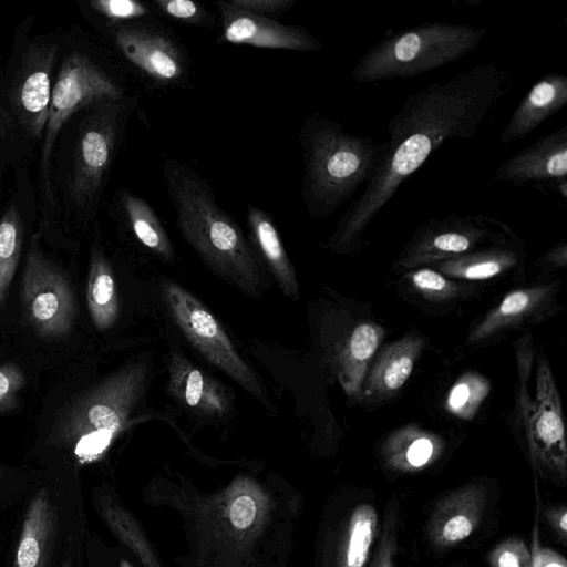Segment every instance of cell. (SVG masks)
Instances as JSON below:
<instances>
[{"label": "cell", "mask_w": 567, "mask_h": 567, "mask_svg": "<svg viewBox=\"0 0 567 567\" xmlns=\"http://www.w3.org/2000/svg\"><path fill=\"white\" fill-rule=\"evenodd\" d=\"M158 17L177 23L213 28L216 23L213 13L200 2L193 0H150Z\"/></svg>", "instance_id": "cell-31"}, {"label": "cell", "mask_w": 567, "mask_h": 567, "mask_svg": "<svg viewBox=\"0 0 567 567\" xmlns=\"http://www.w3.org/2000/svg\"><path fill=\"white\" fill-rule=\"evenodd\" d=\"M409 280L420 295L432 302H451L462 296L464 288H468L432 268L412 270Z\"/></svg>", "instance_id": "cell-30"}, {"label": "cell", "mask_w": 567, "mask_h": 567, "mask_svg": "<svg viewBox=\"0 0 567 567\" xmlns=\"http://www.w3.org/2000/svg\"><path fill=\"white\" fill-rule=\"evenodd\" d=\"M113 42L142 83L153 91L183 89L189 84L188 51L158 17L112 28Z\"/></svg>", "instance_id": "cell-8"}, {"label": "cell", "mask_w": 567, "mask_h": 567, "mask_svg": "<svg viewBox=\"0 0 567 567\" xmlns=\"http://www.w3.org/2000/svg\"><path fill=\"white\" fill-rule=\"evenodd\" d=\"M24 383L23 373L13 363H0V412L18 405V393Z\"/></svg>", "instance_id": "cell-36"}, {"label": "cell", "mask_w": 567, "mask_h": 567, "mask_svg": "<svg viewBox=\"0 0 567 567\" xmlns=\"http://www.w3.org/2000/svg\"><path fill=\"white\" fill-rule=\"evenodd\" d=\"M507 73L482 63L410 95L386 125L388 141L363 192L340 217L328 247L351 251L377 214L445 141L473 138L509 89Z\"/></svg>", "instance_id": "cell-1"}, {"label": "cell", "mask_w": 567, "mask_h": 567, "mask_svg": "<svg viewBox=\"0 0 567 567\" xmlns=\"http://www.w3.org/2000/svg\"><path fill=\"white\" fill-rule=\"evenodd\" d=\"M487 499L486 487L471 483L440 498L427 522V536L436 549H447L468 538L480 526Z\"/></svg>", "instance_id": "cell-16"}, {"label": "cell", "mask_w": 567, "mask_h": 567, "mask_svg": "<svg viewBox=\"0 0 567 567\" xmlns=\"http://www.w3.org/2000/svg\"><path fill=\"white\" fill-rule=\"evenodd\" d=\"M58 534V512L45 488L25 512L13 567H47Z\"/></svg>", "instance_id": "cell-20"}, {"label": "cell", "mask_w": 567, "mask_h": 567, "mask_svg": "<svg viewBox=\"0 0 567 567\" xmlns=\"http://www.w3.org/2000/svg\"><path fill=\"white\" fill-rule=\"evenodd\" d=\"M378 528V514L368 503L351 513L341 546L339 567H365Z\"/></svg>", "instance_id": "cell-27"}, {"label": "cell", "mask_w": 567, "mask_h": 567, "mask_svg": "<svg viewBox=\"0 0 567 567\" xmlns=\"http://www.w3.org/2000/svg\"><path fill=\"white\" fill-rule=\"evenodd\" d=\"M220 18L219 43L261 49L317 52L322 43L300 25L284 24L276 19L256 16L226 1H216Z\"/></svg>", "instance_id": "cell-13"}, {"label": "cell", "mask_w": 567, "mask_h": 567, "mask_svg": "<svg viewBox=\"0 0 567 567\" xmlns=\"http://www.w3.org/2000/svg\"><path fill=\"white\" fill-rule=\"evenodd\" d=\"M162 290L172 318L193 348L250 395L268 403L262 382L212 311L192 292L173 281H164Z\"/></svg>", "instance_id": "cell-6"}, {"label": "cell", "mask_w": 567, "mask_h": 567, "mask_svg": "<svg viewBox=\"0 0 567 567\" xmlns=\"http://www.w3.org/2000/svg\"><path fill=\"white\" fill-rule=\"evenodd\" d=\"M493 245L476 248L462 256L433 264L444 276L463 280H485L515 267L523 257V249L508 243L507 236Z\"/></svg>", "instance_id": "cell-24"}, {"label": "cell", "mask_w": 567, "mask_h": 567, "mask_svg": "<svg viewBox=\"0 0 567 567\" xmlns=\"http://www.w3.org/2000/svg\"><path fill=\"white\" fill-rule=\"evenodd\" d=\"M567 125L544 135L532 145L505 159L494 172V181L516 186L545 183L566 198L567 195Z\"/></svg>", "instance_id": "cell-15"}, {"label": "cell", "mask_w": 567, "mask_h": 567, "mask_svg": "<svg viewBox=\"0 0 567 567\" xmlns=\"http://www.w3.org/2000/svg\"><path fill=\"white\" fill-rule=\"evenodd\" d=\"M523 426L533 466L565 481L567 444L559 393L545 358L538 359L535 403L523 412Z\"/></svg>", "instance_id": "cell-12"}, {"label": "cell", "mask_w": 567, "mask_h": 567, "mask_svg": "<svg viewBox=\"0 0 567 567\" xmlns=\"http://www.w3.org/2000/svg\"><path fill=\"white\" fill-rule=\"evenodd\" d=\"M554 285L523 288L507 293L471 331L470 343H484L547 315L556 291Z\"/></svg>", "instance_id": "cell-18"}, {"label": "cell", "mask_w": 567, "mask_h": 567, "mask_svg": "<svg viewBox=\"0 0 567 567\" xmlns=\"http://www.w3.org/2000/svg\"><path fill=\"white\" fill-rule=\"evenodd\" d=\"M86 305L97 330H107L117 320L120 303L113 270L99 248H94L91 254Z\"/></svg>", "instance_id": "cell-25"}, {"label": "cell", "mask_w": 567, "mask_h": 567, "mask_svg": "<svg viewBox=\"0 0 567 567\" xmlns=\"http://www.w3.org/2000/svg\"><path fill=\"white\" fill-rule=\"evenodd\" d=\"M21 303L24 317L42 338H60L72 329L75 300L61 270L40 250L38 236L31 239L22 274Z\"/></svg>", "instance_id": "cell-10"}, {"label": "cell", "mask_w": 567, "mask_h": 567, "mask_svg": "<svg viewBox=\"0 0 567 567\" xmlns=\"http://www.w3.org/2000/svg\"><path fill=\"white\" fill-rule=\"evenodd\" d=\"M146 378L144 363L116 371L59 413L49 442L72 447L81 464L96 461L124 429L143 393Z\"/></svg>", "instance_id": "cell-4"}, {"label": "cell", "mask_w": 567, "mask_h": 567, "mask_svg": "<svg viewBox=\"0 0 567 567\" xmlns=\"http://www.w3.org/2000/svg\"><path fill=\"white\" fill-rule=\"evenodd\" d=\"M55 44L32 45L22 59L11 90V103L24 130L39 138L45 130L51 102Z\"/></svg>", "instance_id": "cell-14"}, {"label": "cell", "mask_w": 567, "mask_h": 567, "mask_svg": "<svg viewBox=\"0 0 567 567\" xmlns=\"http://www.w3.org/2000/svg\"><path fill=\"white\" fill-rule=\"evenodd\" d=\"M256 516V504L250 496L237 497L230 505L229 518L231 524L239 529L249 527Z\"/></svg>", "instance_id": "cell-38"}, {"label": "cell", "mask_w": 567, "mask_h": 567, "mask_svg": "<svg viewBox=\"0 0 567 567\" xmlns=\"http://www.w3.org/2000/svg\"><path fill=\"white\" fill-rule=\"evenodd\" d=\"M247 226L248 240L255 255L261 257L281 291L287 297L297 299L299 285L296 271L272 217L264 209L247 204Z\"/></svg>", "instance_id": "cell-21"}, {"label": "cell", "mask_w": 567, "mask_h": 567, "mask_svg": "<svg viewBox=\"0 0 567 567\" xmlns=\"http://www.w3.org/2000/svg\"><path fill=\"white\" fill-rule=\"evenodd\" d=\"M491 567H530V551L518 537L506 538L488 554Z\"/></svg>", "instance_id": "cell-34"}, {"label": "cell", "mask_w": 567, "mask_h": 567, "mask_svg": "<svg viewBox=\"0 0 567 567\" xmlns=\"http://www.w3.org/2000/svg\"><path fill=\"white\" fill-rule=\"evenodd\" d=\"M545 518L556 536L565 543L567 539V507L564 504L548 507Z\"/></svg>", "instance_id": "cell-40"}, {"label": "cell", "mask_w": 567, "mask_h": 567, "mask_svg": "<svg viewBox=\"0 0 567 567\" xmlns=\"http://www.w3.org/2000/svg\"><path fill=\"white\" fill-rule=\"evenodd\" d=\"M298 140L303 163L300 196L313 218L334 214L365 185L383 146L321 114L303 121Z\"/></svg>", "instance_id": "cell-3"}, {"label": "cell", "mask_w": 567, "mask_h": 567, "mask_svg": "<svg viewBox=\"0 0 567 567\" xmlns=\"http://www.w3.org/2000/svg\"><path fill=\"white\" fill-rule=\"evenodd\" d=\"M382 329L373 323H361L350 334L340 357V381L351 394L359 391L367 365L382 338Z\"/></svg>", "instance_id": "cell-26"}, {"label": "cell", "mask_w": 567, "mask_h": 567, "mask_svg": "<svg viewBox=\"0 0 567 567\" xmlns=\"http://www.w3.org/2000/svg\"><path fill=\"white\" fill-rule=\"evenodd\" d=\"M0 473H1V468H0Z\"/></svg>", "instance_id": "cell-43"}, {"label": "cell", "mask_w": 567, "mask_h": 567, "mask_svg": "<svg viewBox=\"0 0 567 567\" xmlns=\"http://www.w3.org/2000/svg\"><path fill=\"white\" fill-rule=\"evenodd\" d=\"M487 385L478 382V378L460 380L451 390L447 398L450 410L458 415H470L486 394Z\"/></svg>", "instance_id": "cell-33"}, {"label": "cell", "mask_w": 567, "mask_h": 567, "mask_svg": "<svg viewBox=\"0 0 567 567\" xmlns=\"http://www.w3.org/2000/svg\"><path fill=\"white\" fill-rule=\"evenodd\" d=\"M131 95L127 86L102 65L82 53H72L63 61L52 89L49 116L42 147V171L48 178L50 156L56 135L76 111L102 102Z\"/></svg>", "instance_id": "cell-9"}, {"label": "cell", "mask_w": 567, "mask_h": 567, "mask_svg": "<svg viewBox=\"0 0 567 567\" xmlns=\"http://www.w3.org/2000/svg\"><path fill=\"white\" fill-rule=\"evenodd\" d=\"M497 220L483 215H450L417 227L396 259L403 269L435 264L467 254L487 240L494 241L511 230Z\"/></svg>", "instance_id": "cell-11"}, {"label": "cell", "mask_w": 567, "mask_h": 567, "mask_svg": "<svg viewBox=\"0 0 567 567\" xmlns=\"http://www.w3.org/2000/svg\"><path fill=\"white\" fill-rule=\"evenodd\" d=\"M116 206L134 240L154 256L173 262L175 249L168 234L154 208L128 188L116 196Z\"/></svg>", "instance_id": "cell-23"}, {"label": "cell", "mask_w": 567, "mask_h": 567, "mask_svg": "<svg viewBox=\"0 0 567 567\" xmlns=\"http://www.w3.org/2000/svg\"><path fill=\"white\" fill-rule=\"evenodd\" d=\"M567 103V76L550 72L542 76L520 100L504 127L499 143L524 140Z\"/></svg>", "instance_id": "cell-19"}, {"label": "cell", "mask_w": 567, "mask_h": 567, "mask_svg": "<svg viewBox=\"0 0 567 567\" xmlns=\"http://www.w3.org/2000/svg\"><path fill=\"white\" fill-rule=\"evenodd\" d=\"M120 567H133L127 560H122Z\"/></svg>", "instance_id": "cell-41"}, {"label": "cell", "mask_w": 567, "mask_h": 567, "mask_svg": "<svg viewBox=\"0 0 567 567\" xmlns=\"http://www.w3.org/2000/svg\"><path fill=\"white\" fill-rule=\"evenodd\" d=\"M137 102L136 95H128L93 105L75 145L70 188L78 206H96Z\"/></svg>", "instance_id": "cell-7"}, {"label": "cell", "mask_w": 567, "mask_h": 567, "mask_svg": "<svg viewBox=\"0 0 567 567\" xmlns=\"http://www.w3.org/2000/svg\"><path fill=\"white\" fill-rule=\"evenodd\" d=\"M486 30L467 24L427 22L385 35L358 60L351 76L359 83L413 78L474 51Z\"/></svg>", "instance_id": "cell-5"}, {"label": "cell", "mask_w": 567, "mask_h": 567, "mask_svg": "<svg viewBox=\"0 0 567 567\" xmlns=\"http://www.w3.org/2000/svg\"><path fill=\"white\" fill-rule=\"evenodd\" d=\"M162 176L179 234L219 277L249 296L264 288L260 266L237 221L192 166L165 158Z\"/></svg>", "instance_id": "cell-2"}, {"label": "cell", "mask_w": 567, "mask_h": 567, "mask_svg": "<svg viewBox=\"0 0 567 567\" xmlns=\"http://www.w3.org/2000/svg\"><path fill=\"white\" fill-rule=\"evenodd\" d=\"M61 567H72L71 565V560L70 559H66Z\"/></svg>", "instance_id": "cell-42"}, {"label": "cell", "mask_w": 567, "mask_h": 567, "mask_svg": "<svg viewBox=\"0 0 567 567\" xmlns=\"http://www.w3.org/2000/svg\"><path fill=\"white\" fill-rule=\"evenodd\" d=\"M423 344L419 336L409 334L385 349L363 383V394L375 400L395 394L410 378Z\"/></svg>", "instance_id": "cell-22"}, {"label": "cell", "mask_w": 567, "mask_h": 567, "mask_svg": "<svg viewBox=\"0 0 567 567\" xmlns=\"http://www.w3.org/2000/svg\"><path fill=\"white\" fill-rule=\"evenodd\" d=\"M396 551V515L390 508L384 517L377 549L369 567H394Z\"/></svg>", "instance_id": "cell-35"}, {"label": "cell", "mask_w": 567, "mask_h": 567, "mask_svg": "<svg viewBox=\"0 0 567 567\" xmlns=\"http://www.w3.org/2000/svg\"><path fill=\"white\" fill-rule=\"evenodd\" d=\"M168 391L185 410L200 419L219 420L231 408L227 388L178 352L168 359Z\"/></svg>", "instance_id": "cell-17"}, {"label": "cell", "mask_w": 567, "mask_h": 567, "mask_svg": "<svg viewBox=\"0 0 567 567\" xmlns=\"http://www.w3.org/2000/svg\"><path fill=\"white\" fill-rule=\"evenodd\" d=\"M530 558L535 567H567L564 556L551 548L542 547L538 544L537 525L534 527Z\"/></svg>", "instance_id": "cell-39"}, {"label": "cell", "mask_w": 567, "mask_h": 567, "mask_svg": "<svg viewBox=\"0 0 567 567\" xmlns=\"http://www.w3.org/2000/svg\"><path fill=\"white\" fill-rule=\"evenodd\" d=\"M246 12L274 19L292 9L297 0H228Z\"/></svg>", "instance_id": "cell-37"}, {"label": "cell", "mask_w": 567, "mask_h": 567, "mask_svg": "<svg viewBox=\"0 0 567 567\" xmlns=\"http://www.w3.org/2000/svg\"><path fill=\"white\" fill-rule=\"evenodd\" d=\"M90 6L110 22L112 28L136 20L158 17L151 1L92 0Z\"/></svg>", "instance_id": "cell-32"}, {"label": "cell", "mask_w": 567, "mask_h": 567, "mask_svg": "<svg viewBox=\"0 0 567 567\" xmlns=\"http://www.w3.org/2000/svg\"><path fill=\"white\" fill-rule=\"evenodd\" d=\"M441 453L440 443L423 434H403L385 446L386 465L396 472H416L432 464Z\"/></svg>", "instance_id": "cell-28"}, {"label": "cell", "mask_w": 567, "mask_h": 567, "mask_svg": "<svg viewBox=\"0 0 567 567\" xmlns=\"http://www.w3.org/2000/svg\"><path fill=\"white\" fill-rule=\"evenodd\" d=\"M22 245L21 219L16 207H11L0 220V308H3Z\"/></svg>", "instance_id": "cell-29"}]
</instances>
